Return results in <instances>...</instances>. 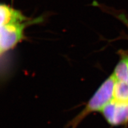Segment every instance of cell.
I'll return each mask as SVG.
<instances>
[{
	"label": "cell",
	"instance_id": "1",
	"mask_svg": "<svg viewBox=\"0 0 128 128\" xmlns=\"http://www.w3.org/2000/svg\"><path fill=\"white\" fill-rule=\"evenodd\" d=\"M116 82V80L112 74L98 88L81 112L68 122L66 128H77L89 114L96 112H102L104 108L114 99Z\"/></svg>",
	"mask_w": 128,
	"mask_h": 128
},
{
	"label": "cell",
	"instance_id": "2",
	"mask_svg": "<svg viewBox=\"0 0 128 128\" xmlns=\"http://www.w3.org/2000/svg\"><path fill=\"white\" fill-rule=\"evenodd\" d=\"M32 22H10L1 25L0 48L1 54L12 49L20 41L22 38L24 27Z\"/></svg>",
	"mask_w": 128,
	"mask_h": 128
},
{
	"label": "cell",
	"instance_id": "3",
	"mask_svg": "<svg viewBox=\"0 0 128 128\" xmlns=\"http://www.w3.org/2000/svg\"><path fill=\"white\" fill-rule=\"evenodd\" d=\"M101 113L110 126H123L128 123V102L113 99L104 108Z\"/></svg>",
	"mask_w": 128,
	"mask_h": 128
},
{
	"label": "cell",
	"instance_id": "4",
	"mask_svg": "<svg viewBox=\"0 0 128 128\" xmlns=\"http://www.w3.org/2000/svg\"><path fill=\"white\" fill-rule=\"evenodd\" d=\"M0 10L1 25L10 22H27V18L24 17L22 13L6 4H1Z\"/></svg>",
	"mask_w": 128,
	"mask_h": 128
},
{
	"label": "cell",
	"instance_id": "5",
	"mask_svg": "<svg viewBox=\"0 0 128 128\" xmlns=\"http://www.w3.org/2000/svg\"><path fill=\"white\" fill-rule=\"evenodd\" d=\"M113 74L117 81L128 84V55L123 56Z\"/></svg>",
	"mask_w": 128,
	"mask_h": 128
},
{
	"label": "cell",
	"instance_id": "6",
	"mask_svg": "<svg viewBox=\"0 0 128 128\" xmlns=\"http://www.w3.org/2000/svg\"><path fill=\"white\" fill-rule=\"evenodd\" d=\"M114 99L128 102V84L116 81L114 87Z\"/></svg>",
	"mask_w": 128,
	"mask_h": 128
}]
</instances>
